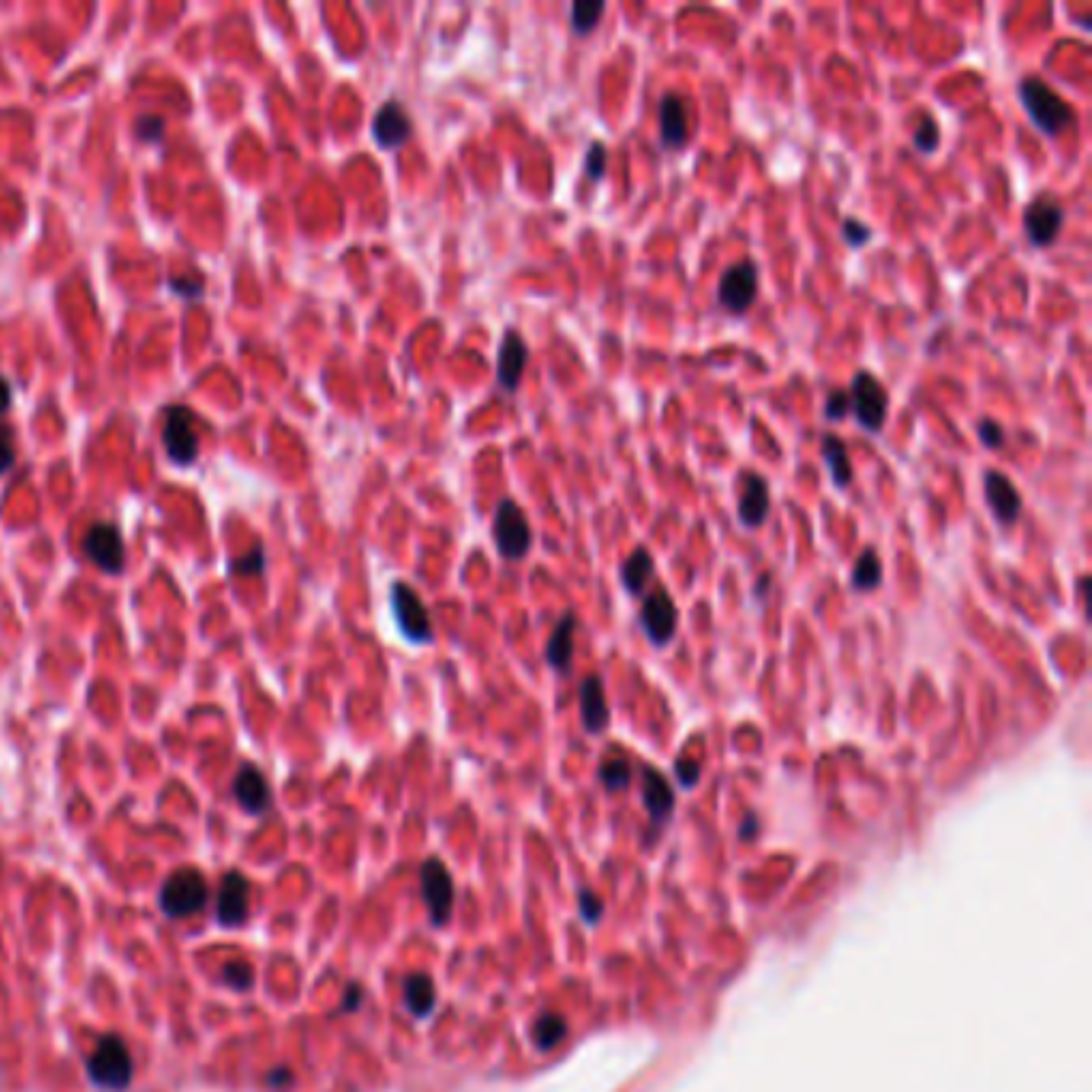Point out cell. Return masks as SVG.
I'll use <instances>...</instances> for the list:
<instances>
[{
    "label": "cell",
    "instance_id": "277c9868",
    "mask_svg": "<svg viewBox=\"0 0 1092 1092\" xmlns=\"http://www.w3.org/2000/svg\"><path fill=\"white\" fill-rule=\"evenodd\" d=\"M494 545L503 561H523L532 548V525L513 500H500L494 510Z\"/></svg>",
    "mask_w": 1092,
    "mask_h": 1092
},
{
    "label": "cell",
    "instance_id": "f6af8a7d",
    "mask_svg": "<svg viewBox=\"0 0 1092 1092\" xmlns=\"http://www.w3.org/2000/svg\"><path fill=\"white\" fill-rule=\"evenodd\" d=\"M283 1080H285V1083L292 1080V1073H288V1070H276V1073L270 1077V1083H283Z\"/></svg>",
    "mask_w": 1092,
    "mask_h": 1092
},
{
    "label": "cell",
    "instance_id": "5bb4252c",
    "mask_svg": "<svg viewBox=\"0 0 1092 1092\" xmlns=\"http://www.w3.org/2000/svg\"><path fill=\"white\" fill-rule=\"evenodd\" d=\"M772 497H769V480L762 475H744L740 500H737V520L744 529H760L769 517Z\"/></svg>",
    "mask_w": 1092,
    "mask_h": 1092
},
{
    "label": "cell",
    "instance_id": "cb8c5ba5",
    "mask_svg": "<svg viewBox=\"0 0 1092 1092\" xmlns=\"http://www.w3.org/2000/svg\"><path fill=\"white\" fill-rule=\"evenodd\" d=\"M820 452H823V462L830 468V477L836 487H850L853 484V465H850V452H846V442L833 432H827L820 439Z\"/></svg>",
    "mask_w": 1092,
    "mask_h": 1092
},
{
    "label": "cell",
    "instance_id": "d6a6232c",
    "mask_svg": "<svg viewBox=\"0 0 1092 1092\" xmlns=\"http://www.w3.org/2000/svg\"><path fill=\"white\" fill-rule=\"evenodd\" d=\"M222 977H225V984H228V987H235V990H247V987L253 984V971H250V968H247L244 961H235V964H225Z\"/></svg>",
    "mask_w": 1092,
    "mask_h": 1092
},
{
    "label": "cell",
    "instance_id": "30bf717a",
    "mask_svg": "<svg viewBox=\"0 0 1092 1092\" xmlns=\"http://www.w3.org/2000/svg\"><path fill=\"white\" fill-rule=\"evenodd\" d=\"M641 628H644V634H648V641L651 644H657V648H664V644H669L673 641V634H676V606H673V600H669V593L666 590H651L648 596H644V603H641Z\"/></svg>",
    "mask_w": 1092,
    "mask_h": 1092
},
{
    "label": "cell",
    "instance_id": "8fae6325",
    "mask_svg": "<svg viewBox=\"0 0 1092 1092\" xmlns=\"http://www.w3.org/2000/svg\"><path fill=\"white\" fill-rule=\"evenodd\" d=\"M84 551L96 568L109 570V573H119L126 565V542H122V532L112 523H96L84 538Z\"/></svg>",
    "mask_w": 1092,
    "mask_h": 1092
},
{
    "label": "cell",
    "instance_id": "9c48e42d",
    "mask_svg": "<svg viewBox=\"0 0 1092 1092\" xmlns=\"http://www.w3.org/2000/svg\"><path fill=\"white\" fill-rule=\"evenodd\" d=\"M420 891L427 901L432 926H446L452 916V903H455V888H452V875L439 858H427L420 868Z\"/></svg>",
    "mask_w": 1092,
    "mask_h": 1092
},
{
    "label": "cell",
    "instance_id": "8992f818",
    "mask_svg": "<svg viewBox=\"0 0 1092 1092\" xmlns=\"http://www.w3.org/2000/svg\"><path fill=\"white\" fill-rule=\"evenodd\" d=\"M760 295V273H757V263L750 260H740L734 266H727L721 273V283H717V301L721 308L734 311V314H744L753 308Z\"/></svg>",
    "mask_w": 1092,
    "mask_h": 1092
},
{
    "label": "cell",
    "instance_id": "7c38bea8",
    "mask_svg": "<svg viewBox=\"0 0 1092 1092\" xmlns=\"http://www.w3.org/2000/svg\"><path fill=\"white\" fill-rule=\"evenodd\" d=\"M250 910V885L240 871H228L218 885V901H215V913L222 926H240L247 919Z\"/></svg>",
    "mask_w": 1092,
    "mask_h": 1092
},
{
    "label": "cell",
    "instance_id": "74e56055",
    "mask_svg": "<svg viewBox=\"0 0 1092 1092\" xmlns=\"http://www.w3.org/2000/svg\"><path fill=\"white\" fill-rule=\"evenodd\" d=\"M977 432H981V442L990 446V449H999V446L1006 442L1002 427H999L997 420H981V424H977Z\"/></svg>",
    "mask_w": 1092,
    "mask_h": 1092
},
{
    "label": "cell",
    "instance_id": "d590c367",
    "mask_svg": "<svg viewBox=\"0 0 1092 1092\" xmlns=\"http://www.w3.org/2000/svg\"><path fill=\"white\" fill-rule=\"evenodd\" d=\"M600 910H603V901H600L593 891H580V916H583L590 926H596V919H600Z\"/></svg>",
    "mask_w": 1092,
    "mask_h": 1092
},
{
    "label": "cell",
    "instance_id": "3957f363",
    "mask_svg": "<svg viewBox=\"0 0 1092 1092\" xmlns=\"http://www.w3.org/2000/svg\"><path fill=\"white\" fill-rule=\"evenodd\" d=\"M209 901V885L205 878L195 871V868H180L174 871L164 888H161V910L170 916V919H187V916H195L202 906Z\"/></svg>",
    "mask_w": 1092,
    "mask_h": 1092
},
{
    "label": "cell",
    "instance_id": "44dd1931",
    "mask_svg": "<svg viewBox=\"0 0 1092 1092\" xmlns=\"http://www.w3.org/2000/svg\"><path fill=\"white\" fill-rule=\"evenodd\" d=\"M573 631H577V618L568 613V616H561V621L555 625V631L548 638L545 661L558 673H570V664H573Z\"/></svg>",
    "mask_w": 1092,
    "mask_h": 1092
},
{
    "label": "cell",
    "instance_id": "ffe728a7",
    "mask_svg": "<svg viewBox=\"0 0 1092 1092\" xmlns=\"http://www.w3.org/2000/svg\"><path fill=\"white\" fill-rule=\"evenodd\" d=\"M580 717L590 734H600L609 724V702H606V689L600 676H586L580 686Z\"/></svg>",
    "mask_w": 1092,
    "mask_h": 1092
},
{
    "label": "cell",
    "instance_id": "6da1fadb",
    "mask_svg": "<svg viewBox=\"0 0 1092 1092\" xmlns=\"http://www.w3.org/2000/svg\"><path fill=\"white\" fill-rule=\"evenodd\" d=\"M1019 99H1022L1029 119L1051 139H1057L1064 129L1073 126V109L1054 94L1042 78H1025L1019 84Z\"/></svg>",
    "mask_w": 1092,
    "mask_h": 1092
},
{
    "label": "cell",
    "instance_id": "ba28073f",
    "mask_svg": "<svg viewBox=\"0 0 1092 1092\" xmlns=\"http://www.w3.org/2000/svg\"><path fill=\"white\" fill-rule=\"evenodd\" d=\"M164 449L177 465H192L199 455V436H195V417L190 407L174 404L164 414Z\"/></svg>",
    "mask_w": 1092,
    "mask_h": 1092
},
{
    "label": "cell",
    "instance_id": "60d3db41",
    "mask_svg": "<svg viewBox=\"0 0 1092 1092\" xmlns=\"http://www.w3.org/2000/svg\"><path fill=\"white\" fill-rule=\"evenodd\" d=\"M192 283H199V280H192ZM174 288H177L180 295L187 292L190 298H199V295H202V285H187V283H183V280H174Z\"/></svg>",
    "mask_w": 1092,
    "mask_h": 1092
},
{
    "label": "cell",
    "instance_id": "d6986e66",
    "mask_svg": "<svg viewBox=\"0 0 1092 1092\" xmlns=\"http://www.w3.org/2000/svg\"><path fill=\"white\" fill-rule=\"evenodd\" d=\"M235 798H238V805L247 814H263V810L270 808V802H273V792H270V785H266V779H263L260 769L240 765L238 775H235Z\"/></svg>",
    "mask_w": 1092,
    "mask_h": 1092
},
{
    "label": "cell",
    "instance_id": "5b68a950",
    "mask_svg": "<svg viewBox=\"0 0 1092 1092\" xmlns=\"http://www.w3.org/2000/svg\"><path fill=\"white\" fill-rule=\"evenodd\" d=\"M850 411H855L858 427L868 432H881L888 420V391L871 372H855L850 391Z\"/></svg>",
    "mask_w": 1092,
    "mask_h": 1092
},
{
    "label": "cell",
    "instance_id": "9a60e30c",
    "mask_svg": "<svg viewBox=\"0 0 1092 1092\" xmlns=\"http://www.w3.org/2000/svg\"><path fill=\"white\" fill-rule=\"evenodd\" d=\"M1060 225H1064V209L1054 199H1035L1025 209V235L1035 247L1054 244L1060 235Z\"/></svg>",
    "mask_w": 1092,
    "mask_h": 1092
},
{
    "label": "cell",
    "instance_id": "7bdbcfd3",
    "mask_svg": "<svg viewBox=\"0 0 1092 1092\" xmlns=\"http://www.w3.org/2000/svg\"><path fill=\"white\" fill-rule=\"evenodd\" d=\"M10 407V384H7V379H0V414Z\"/></svg>",
    "mask_w": 1092,
    "mask_h": 1092
},
{
    "label": "cell",
    "instance_id": "f1b7e54d",
    "mask_svg": "<svg viewBox=\"0 0 1092 1092\" xmlns=\"http://www.w3.org/2000/svg\"><path fill=\"white\" fill-rule=\"evenodd\" d=\"M600 782L609 788V792H621L628 782H631V762L621 760V757H613L600 765Z\"/></svg>",
    "mask_w": 1092,
    "mask_h": 1092
},
{
    "label": "cell",
    "instance_id": "4316f807",
    "mask_svg": "<svg viewBox=\"0 0 1092 1092\" xmlns=\"http://www.w3.org/2000/svg\"><path fill=\"white\" fill-rule=\"evenodd\" d=\"M881 580H885V568H881L878 551H875V548H865V551L858 555V561H855L853 568V590H862V593L878 590Z\"/></svg>",
    "mask_w": 1092,
    "mask_h": 1092
},
{
    "label": "cell",
    "instance_id": "8d00e7d4",
    "mask_svg": "<svg viewBox=\"0 0 1092 1092\" xmlns=\"http://www.w3.org/2000/svg\"><path fill=\"white\" fill-rule=\"evenodd\" d=\"M843 238H846L850 247H862L865 240L871 238V232H868V225H862V222H855V218H846V222H843Z\"/></svg>",
    "mask_w": 1092,
    "mask_h": 1092
},
{
    "label": "cell",
    "instance_id": "d4e9b609",
    "mask_svg": "<svg viewBox=\"0 0 1092 1092\" xmlns=\"http://www.w3.org/2000/svg\"><path fill=\"white\" fill-rule=\"evenodd\" d=\"M404 1006L417 1019H427L429 1012L436 1009V987H432L427 974H411L404 981Z\"/></svg>",
    "mask_w": 1092,
    "mask_h": 1092
},
{
    "label": "cell",
    "instance_id": "f546056e",
    "mask_svg": "<svg viewBox=\"0 0 1092 1092\" xmlns=\"http://www.w3.org/2000/svg\"><path fill=\"white\" fill-rule=\"evenodd\" d=\"M913 147L919 154H933L939 147V126L929 116H919V129L913 132Z\"/></svg>",
    "mask_w": 1092,
    "mask_h": 1092
},
{
    "label": "cell",
    "instance_id": "e575fe53",
    "mask_svg": "<svg viewBox=\"0 0 1092 1092\" xmlns=\"http://www.w3.org/2000/svg\"><path fill=\"white\" fill-rule=\"evenodd\" d=\"M139 139H142V142H161V139H164V119H157V116H142V119H139Z\"/></svg>",
    "mask_w": 1092,
    "mask_h": 1092
},
{
    "label": "cell",
    "instance_id": "1f68e13d",
    "mask_svg": "<svg viewBox=\"0 0 1092 1092\" xmlns=\"http://www.w3.org/2000/svg\"><path fill=\"white\" fill-rule=\"evenodd\" d=\"M263 548L260 545H253L244 558H235L232 561V573H238V577H253V573H260L263 570Z\"/></svg>",
    "mask_w": 1092,
    "mask_h": 1092
},
{
    "label": "cell",
    "instance_id": "83f0119b",
    "mask_svg": "<svg viewBox=\"0 0 1092 1092\" xmlns=\"http://www.w3.org/2000/svg\"><path fill=\"white\" fill-rule=\"evenodd\" d=\"M603 10H606L603 0H590V3L580 0V3H573L570 7V26H573V33L577 36H590L596 29V23H600Z\"/></svg>",
    "mask_w": 1092,
    "mask_h": 1092
},
{
    "label": "cell",
    "instance_id": "7402d4cb",
    "mask_svg": "<svg viewBox=\"0 0 1092 1092\" xmlns=\"http://www.w3.org/2000/svg\"><path fill=\"white\" fill-rule=\"evenodd\" d=\"M644 808H648L654 823H664L666 817L673 814V788L654 769H644Z\"/></svg>",
    "mask_w": 1092,
    "mask_h": 1092
},
{
    "label": "cell",
    "instance_id": "4fadbf2b",
    "mask_svg": "<svg viewBox=\"0 0 1092 1092\" xmlns=\"http://www.w3.org/2000/svg\"><path fill=\"white\" fill-rule=\"evenodd\" d=\"M525 363H529V346H525V340L520 333L510 331L503 336L500 353H497V384H500L503 391H510V394L520 391Z\"/></svg>",
    "mask_w": 1092,
    "mask_h": 1092
},
{
    "label": "cell",
    "instance_id": "484cf974",
    "mask_svg": "<svg viewBox=\"0 0 1092 1092\" xmlns=\"http://www.w3.org/2000/svg\"><path fill=\"white\" fill-rule=\"evenodd\" d=\"M529 1038H532V1045L538 1047V1051H555V1047L568 1038V1022H565L558 1012H542V1016L532 1022Z\"/></svg>",
    "mask_w": 1092,
    "mask_h": 1092
},
{
    "label": "cell",
    "instance_id": "f35d334b",
    "mask_svg": "<svg viewBox=\"0 0 1092 1092\" xmlns=\"http://www.w3.org/2000/svg\"><path fill=\"white\" fill-rule=\"evenodd\" d=\"M699 762L696 760H676V779H679V785H686V788H692L696 782H699Z\"/></svg>",
    "mask_w": 1092,
    "mask_h": 1092
},
{
    "label": "cell",
    "instance_id": "ee69618b",
    "mask_svg": "<svg viewBox=\"0 0 1092 1092\" xmlns=\"http://www.w3.org/2000/svg\"><path fill=\"white\" fill-rule=\"evenodd\" d=\"M753 827H757V817H747V823H744V840L753 836Z\"/></svg>",
    "mask_w": 1092,
    "mask_h": 1092
},
{
    "label": "cell",
    "instance_id": "ac0fdd59",
    "mask_svg": "<svg viewBox=\"0 0 1092 1092\" xmlns=\"http://www.w3.org/2000/svg\"><path fill=\"white\" fill-rule=\"evenodd\" d=\"M984 490H987V503H990V510H994V517H997L999 523L1012 525L1019 520L1022 497H1019V490L1012 487L1009 477L1002 475V472H987L984 475Z\"/></svg>",
    "mask_w": 1092,
    "mask_h": 1092
},
{
    "label": "cell",
    "instance_id": "4dcf8cb0",
    "mask_svg": "<svg viewBox=\"0 0 1092 1092\" xmlns=\"http://www.w3.org/2000/svg\"><path fill=\"white\" fill-rule=\"evenodd\" d=\"M606 161H609L606 144L600 142L590 144V151H586V164H583V177H586V180H600V177L606 174Z\"/></svg>",
    "mask_w": 1092,
    "mask_h": 1092
},
{
    "label": "cell",
    "instance_id": "836d02e7",
    "mask_svg": "<svg viewBox=\"0 0 1092 1092\" xmlns=\"http://www.w3.org/2000/svg\"><path fill=\"white\" fill-rule=\"evenodd\" d=\"M823 414H827V420H843L850 414V394L846 391H830Z\"/></svg>",
    "mask_w": 1092,
    "mask_h": 1092
},
{
    "label": "cell",
    "instance_id": "52a82bcc",
    "mask_svg": "<svg viewBox=\"0 0 1092 1092\" xmlns=\"http://www.w3.org/2000/svg\"><path fill=\"white\" fill-rule=\"evenodd\" d=\"M391 613H394V621H397V628L407 641H414V644L432 641V621H429L427 606L407 583L391 586Z\"/></svg>",
    "mask_w": 1092,
    "mask_h": 1092
},
{
    "label": "cell",
    "instance_id": "ab89813d",
    "mask_svg": "<svg viewBox=\"0 0 1092 1092\" xmlns=\"http://www.w3.org/2000/svg\"><path fill=\"white\" fill-rule=\"evenodd\" d=\"M13 459H16V452H13V439H10L7 429L0 427V475L13 468Z\"/></svg>",
    "mask_w": 1092,
    "mask_h": 1092
},
{
    "label": "cell",
    "instance_id": "e0dca14e",
    "mask_svg": "<svg viewBox=\"0 0 1092 1092\" xmlns=\"http://www.w3.org/2000/svg\"><path fill=\"white\" fill-rule=\"evenodd\" d=\"M657 119H661V144L664 147H682V144L689 142L692 122H689V103H686V96L666 94L661 99Z\"/></svg>",
    "mask_w": 1092,
    "mask_h": 1092
},
{
    "label": "cell",
    "instance_id": "2e32d148",
    "mask_svg": "<svg viewBox=\"0 0 1092 1092\" xmlns=\"http://www.w3.org/2000/svg\"><path fill=\"white\" fill-rule=\"evenodd\" d=\"M411 129H414V126H411V116H407V109H404L397 99L384 103L379 112H376V122H372V135H376V142H379L384 151H394V147L407 144Z\"/></svg>",
    "mask_w": 1092,
    "mask_h": 1092
},
{
    "label": "cell",
    "instance_id": "7a4b0ae2",
    "mask_svg": "<svg viewBox=\"0 0 1092 1092\" xmlns=\"http://www.w3.org/2000/svg\"><path fill=\"white\" fill-rule=\"evenodd\" d=\"M87 1073H91V1080H94L99 1090L109 1092L129 1090L135 1067H132V1054H129L126 1042H122L119 1035H106V1038H99L94 1047V1054H91V1060H87Z\"/></svg>",
    "mask_w": 1092,
    "mask_h": 1092
},
{
    "label": "cell",
    "instance_id": "b9f144b4",
    "mask_svg": "<svg viewBox=\"0 0 1092 1092\" xmlns=\"http://www.w3.org/2000/svg\"><path fill=\"white\" fill-rule=\"evenodd\" d=\"M359 999H363V990H359V987L353 984V987H349V994H346V999H343V1012H353Z\"/></svg>",
    "mask_w": 1092,
    "mask_h": 1092
},
{
    "label": "cell",
    "instance_id": "603a6c76",
    "mask_svg": "<svg viewBox=\"0 0 1092 1092\" xmlns=\"http://www.w3.org/2000/svg\"><path fill=\"white\" fill-rule=\"evenodd\" d=\"M651 577H654V558H651V551L648 548H634L625 558V565H621V586H625V593L641 596L648 590Z\"/></svg>",
    "mask_w": 1092,
    "mask_h": 1092
}]
</instances>
